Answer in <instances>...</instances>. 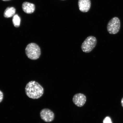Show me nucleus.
I'll list each match as a JSON object with an SVG mask.
<instances>
[{"instance_id":"f257e3e1","label":"nucleus","mask_w":123,"mask_h":123,"mask_svg":"<svg viewBox=\"0 0 123 123\" xmlns=\"http://www.w3.org/2000/svg\"><path fill=\"white\" fill-rule=\"evenodd\" d=\"M26 94L29 98L38 99L43 94L44 89L40 84L34 81L28 83L25 87Z\"/></svg>"},{"instance_id":"f03ea898","label":"nucleus","mask_w":123,"mask_h":123,"mask_svg":"<svg viewBox=\"0 0 123 123\" xmlns=\"http://www.w3.org/2000/svg\"><path fill=\"white\" fill-rule=\"evenodd\" d=\"M25 52L28 58L32 60L38 59L41 54L40 48L34 43H31L28 44L26 47Z\"/></svg>"},{"instance_id":"7ed1b4c3","label":"nucleus","mask_w":123,"mask_h":123,"mask_svg":"<svg viewBox=\"0 0 123 123\" xmlns=\"http://www.w3.org/2000/svg\"><path fill=\"white\" fill-rule=\"evenodd\" d=\"M97 41L96 38L95 37L92 36L88 37L81 44V50L84 53H90L96 47Z\"/></svg>"},{"instance_id":"20e7f679","label":"nucleus","mask_w":123,"mask_h":123,"mask_svg":"<svg viewBox=\"0 0 123 123\" xmlns=\"http://www.w3.org/2000/svg\"><path fill=\"white\" fill-rule=\"evenodd\" d=\"M120 26V21L119 18L115 17L111 19L108 23L107 30L110 34H115L119 31Z\"/></svg>"},{"instance_id":"39448f33","label":"nucleus","mask_w":123,"mask_h":123,"mask_svg":"<svg viewBox=\"0 0 123 123\" xmlns=\"http://www.w3.org/2000/svg\"><path fill=\"white\" fill-rule=\"evenodd\" d=\"M41 119L46 122H52L55 118V115L51 110L48 109H44L40 113Z\"/></svg>"},{"instance_id":"423d86ee","label":"nucleus","mask_w":123,"mask_h":123,"mask_svg":"<svg viewBox=\"0 0 123 123\" xmlns=\"http://www.w3.org/2000/svg\"><path fill=\"white\" fill-rule=\"evenodd\" d=\"M73 100L75 105L78 107H81L85 104L86 98L85 95L83 94L77 93L74 96Z\"/></svg>"},{"instance_id":"0eeeda50","label":"nucleus","mask_w":123,"mask_h":123,"mask_svg":"<svg viewBox=\"0 0 123 123\" xmlns=\"http://www.w3.org/2000/svg\"><path fill=\"white\" fill-rule=\"evenodd\" d=\"M78 6L80 11L82 12H88L91 6L90 0H79Z\"/></svg>"},{"instance_id":"6e6552de","label":"nucleus","mask_w":123,"mask_h":123,"mask_svg":"<svg viewBox=\"0 0 123 123\" xmlns=\"http://www.w3.org/2000/svg\"><path fill=\"white\" fill-rule=\"evenodd\" d=\"M22 8L24 11L27 14L33 13L34 12L35 9L34 4L27 2L23 3Z\"/></svg>"},{"instance_id":"1a4fd4ad","label":"nucleus","mask_w":123,"mask_h":123,"mask_svg":"<svg viewBox=\"0 0 123 123\" xmlns=\"http://www.w3.org/2000/svg\"><path fill=\"white\" fill-rule=\"evenodd\" d=\"M16 10L15 8L13 7L7 8L5 11L4 16L6 18H10L13 17L15 15Z\"/></svg>"},{"instance_id":"9d476101","label":"nucleus","mask_w":123,"mask_h":123,"mask_svg":"<svg viewBox=\"0 0 123 123\" xmlns=\"http://www.w3.org/2000/svg\"><path fill=\"white\" fill-rule=\"evenodd\" d=\"M12 22L14 26L18 27L19 26L20 24V18L18 14H15L13 17Z\"/></svg>"},{"instance_id":"9b49d317","label":"nucleus","mask_w":123,"mask_h":123,"mask_svg":"<svg viewBox=\"0 0 123 123\" xmlns=\"http://www.w3.org/2000/svg\"><path fill=\"white\" fill-rule=\"evenodd\" d=\"M103 123H112L111 120L109 117H107L105 118L103 121Z\"/></svg>"},{"instance_id":"f8f14e48","label":"nucleus","mask_w":123,"mask_h":123,"mask_svg":"<svg viewBox=\"0 0 123 123\" xmlns=\"http://www.w3.org/2000/svg\"><path fill=\"white\" fill-rule=\"evenodd\" d=\"M4 98V94L3 92L0 90V103L2 102Z\"/></svg>"},{"instance_id":"ddd939ff","label":"nucleus","mask_w":123,"mask_h":123,"mask_svg":"<svg viewBox=\"0 0 123 123\" xmlns=\"http://www.w3.org/2000/svg\"><path fill=\"white\" fill-rule=\"evenodd\" d=\"M121 103L122 107H123V98H122V100H121Z\"/></svg>"},{"instance_id":"4468645a","label":"nucleus","mask_w":123,"mask_h":123,"mask_svg":"<svg viewBox=\"0 0 123 123\" xmlns=\"http://www.w3.org/2000/svg\"><path fill=\"white\" fill-rule=\"evenodd\" d=\"M2 0L4 1H8L9 0Z\"/></svg>"},{"instance_id":"2eb2a0df","label":"nucleus","mask_w":123,"mask_h":123,"mask_svg":"<svg viewBox=\"0 0 123 123\" xmlns=\"http://www.w3.org/2000/svg\"></svg>"}]
</instances>
